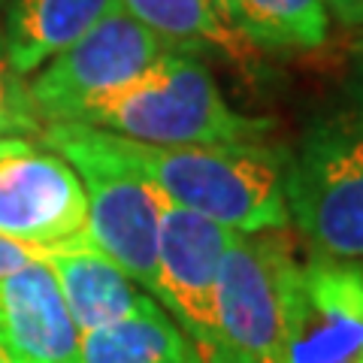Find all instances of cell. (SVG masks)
Instances as JSON below:
<instances>
[{"label":"cell","instance_id":"d6986e66","mask_svg":"<svg viewBox=\"0 0 363 363\" xmlns=\"http://www.w3.org/2000/svg\"><path fill=\"white\" fill-rule=\"evenodd\" d=\"M327 9L348 28H363V0H327Z\"/></svg>","mask_w":363,"mask_h":363},{"label":"cell","instance_id":"44dd1931","mask_svg":"<svg viewBox=\"0 0 363 363\" xmlns=\"http://www.w3.org/2000/svg\"><path fill=\"white\" fill-rule=\"evenodd\" d=\"M212 4H215V0H212Z\"/></svg>","mask_w":363,"mask_h":363},{"label":"cell","instance_id":"52a82bcc","mask_svg":"<svg viewBox=\"0 0 363 363\" xmlns=\"http://www.w3.org/2000/svg\"><path fill=\"white\" fill-rule=\"evenodd\" d=\"M230 236L224 224L164 200L152 297L194 342L203 363H221L218 269Z\"/></svg>","mask_w":363,"mask_h":363},{"label":"cell","instance_id":"8fae6325","mask_svg":"<svg viewBox=\"0 0 363 363\" xmlns=\"http://www.w3.org/2000/svg\"><path fill=\"white\" fill-rule=\"evenodd\" d=\"M45 260L58 279L64 303L73 315L79 333L121 321V318L155 303L152 294H145L128 272L118 269L109 257L94 252L91 245L52 252Z\"/></svg>","mask_w":363,"mask_h":363},{"label":"cell","instance_id":"5b68a950","mask_svg":"<svg viewBox=\"0 0 363 363\" xmlns=\"http://www.w3.org/2000/svg\"><path fill=\"white\" fill-rule=\"evenodd\" d=\"M281 363H363V264L294 255L281 279Z\"/></svg>","mask_w":363,"mask_h":363},{"label":"cell","instance_id":"e0dca14e","mask_svg":"<svg viewBox=\"0 0 363 363\" xmlns=\"http://www.w3.org/2000/svg\"><path fill=\"white\" fill-rule=\"evenodd\" d=\"M45 257H49V252H43V248H33V245L9 240V236H0V279L33 264V260H45Z\"/></svg>","mask_w":363,"mask_h":363},{"label":"cell","instance_id":"277c9868","mask_svg":"<svg viewBox=\"0 0 363 363\" xmlns=\"http://www.w3.org/2000/svg\"><path fill=\"white\" fill-rule=\"evenodd\" d=\"M285 203L315 255L363 260V124L351 112L306 130L288 157Z\"/></svg>","mask_w":363,"mask_h":363},{"label":"cell","instance_id":"3957f363","mask_svg":"<svg viewBox=\"0 0 363 363\" xmlns=\"http://www.w3.org/2000/svg\"><path fill=\"white\" fill-rule=\"evenodd\" d=\"M40 140L58 152L82 182L88 245L128 272L143 291H152L164 194L124 161L100 128L79 121L43 124Z\"/></svg>","mask_w":363,"mask_h":363},{"label":"cell","instance_id":"5bb4252c","mask_svg":"<svg viewBox=\"0 0 363 363\" xmlns=\"http://www.w3.org/2000/svg\"><path fill=\"white\" fill-rule=\"evenodd\" d=\"M79 363H203L161 303L79 336Z\"/></svg>","mask_w":363,"mask_h":363},{"label":"cell","instance_id":"ba28073f","mask_svg":"<svg viewBox=\"0 0 363 363\" xmlns=\"http://www.w3.org/2000/svg\"><path fill=\"white\" fill-rule=\"evenodd\" d=\"M291 257L279 230L230 236L218 269L221 363H281V279Z\"/></svg>","mask_w":363,"mask_h":363},{"label":"cell","instance_id":"9a60e30c","mask_svg":"<svg viewBox=\"0 0 363 363\" xmlns=\"http://www.w3.org/2000/svg\"><path fill=\"white\" fill-rule=\"evenodd\" d=\"M215 9L257 52H312L330 37L327 0H215Z\"/></svg>","mask_w":363,"mask_h":363},{"label":"cell","instance_id":"ac0fdd59","mask_svg":"<svg viewBox=\"0 0 363 363\" xmlns=\"http://www.w3.org/2000/svg\"><path fill=\"white\" fill-rule=\"evenodd\" d=\"M345 97L351 106V116L363 124V40L354 43L348 55V73H345Z\"/></svg>","mask_w":363,"mask_h":363},{"label":"cell","instance_id":"4fadbf2b","mask_svg":"<svg viewBox=\"0 0 363 363\" xmlns=\"http://www.w3.org/2000/svg\"><path fill=\"white\" fill-rule=\"evenodd\" d=\"M112 9H118V0H13L4 30L13 70L18 76L37 73Z\"/></svg>","mask_w":363,"mask_h":363},{"label":"cell","instance_id":"ffe728a7","mask_svg":"<svg viewBox=\"0 0 363 363\" xmlns=\"http://www.w3.org/2000/svg\"><path fill=\"white\" fill-rule=\"evenodd\" d=\"M0 363H16V360H13V357H9V354H6V351H4V348H0Z\"/></svg>","mask_w":363,"mask_h":363},{"label":"cell","instance_id":"2e32d148","mask_svg":"<svg viewBox=\"0 0 363 363\" xmlns=\"http://www.w3.org/2000/svg\"><path fill=\"white\" fill-rule=\"evenodd\" d=\"M40 130L43 121L33 109L28 82L13 70L6 58L4 33H0V145L9 140H30V136H40Z\"/></svg>","mask_w":363,"mask_h":363},{"label":"cell","instance_id":"7a4b0ae2","mask_svg":"<svg viewBox=\"0 0 363 363\" xmlns=\"http://www.w3.org/2000/svg\"><path fill=\"white\" fill-rule=\"evenodd\" d=\"M79 124L149 145L260 143L269 118H252L224 100L197 55L164 52L149 70L85 109Z\"/></svg>","mask_w":363,"mask_h":363},{"label":"cell","instance_id":"8992f818","mask_svg":"<svg viewBox=\"0 0 363 363\" xmlns=\"http://www.w3.org/2000/svg\"><path fill=\"white\" fill-rule=\"evenodd\" d=\"M164 52L161 40L118 6L43 64L28 82V94L43 124L79 121L88 106L149 70Z\"/></svg>","mask_w":363,"mask_h":363},{"label":"cell","instance_id":"6da1fadb","mask_svg":"<svg viewBox=\"0 0 363 363\" xmlns=\"http://www.w3.org/2000/svg\"><path fill=\"white\" fill-rule=\"evenodd\" d=\"M109 133V130H106ZM109 143L164 200L224 224L233 233L288 227V155L264 143L149 145L109 133Z\"/></svg>","mask_w":363,"mask_h":363},{"label":"cell","instance_id":"30bf717a","mask_svg":"<svg viewBox=\"0 0 363 363\" xmlns=\"http://www.w3.org/2000/svg\"><path fill=\"white\" fill-rule=\"evenodd\" d=\"M79 336L49 260L0 279V348L16 363H79Z\"/></svg>","mask_w":363,"mask_h":363},{"label":"cell","instance_id":"9c48e42d","mask_svg":"<svg viewBox=\"0 0 363 363\" xmlns=\"http://www.w3.org/2000/svg\"><path fill=\"white\" fill-rule=\"evenodd\" d=\"M0 236L43 252L88 245V200L76 169L49 145H0Z\"/></svg>","mask_w":363,"mask_h":363},{"label":"cell","instance_id":"7c38bea8","mask_svg":"<svg viewBox=\"0 0 363 363\" xmlns=\"http://www.w3.org/2000/svg\"><path fill=\"white\" fill-rule=\"evenodd\" d=\"M118 6L155 33L167 52H209L236 64L242 73H257L260 52L227 25L212 0H118Z\"/></svg>","mask_w":363,"mask_h":363}]
</instances>
